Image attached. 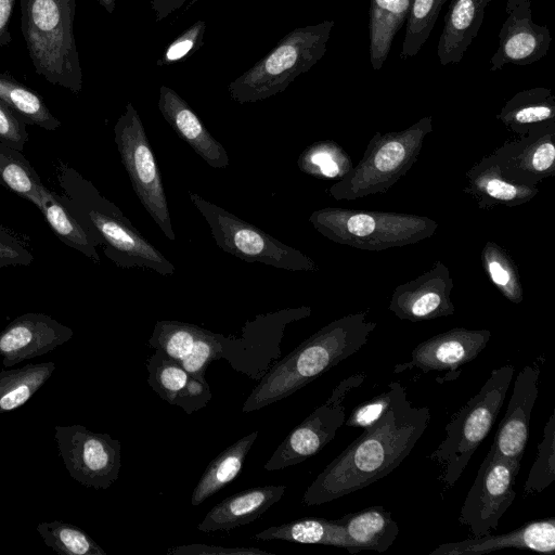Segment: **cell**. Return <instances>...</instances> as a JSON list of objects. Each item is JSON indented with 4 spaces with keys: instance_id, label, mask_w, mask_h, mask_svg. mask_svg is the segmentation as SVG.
I'll list each match as a JSON object with an SVG mask.
<instances>
[{
    "instance_id": "30",
    "label": "cell",
    "mask_w": 555,
    "mask_h": 555,
    "mask_svg": "<svg viewBox=\"0 0 555 555\" xmlns=\"http://www.w3.org/2000/svg\"><path fill=\"white\" fill-rule=\"evenodd\" d=\"M38 209L53 233L68 247H72L92 261L99 263L100 256L96 250L102 243L92 233L86 230L79 221L61 203L57 194L47 186L41 192V203Z\"/></svg>"
},
{
    "instance_id": "34",
    "label": "cell",
    "mask_w": 555,
    "mask_h": 555,
    "mask_svg": "<svg viewBox=\"0 0 555 555\" xmlns=\"http://www.w3.org/2000/svg\"><path fill=\"white\" fill-rule=\"evenodd\" d=\"M0 99L26 125L49 131L61 126V121L50 112L41 95L8 73H0Z\"/></svg>"
},
{
    "instance_id": "29",
    "label": "cell",
    "mask_w": 555,
    "mask_h": 555,
    "mask_svg": "<svg viewBox=\"0 0 555 555\" xmlns=\"http://www.w3.org/2000/svg\"><path fill=\"white\" fill-rule=\"evenodd\" d=\"M412 0H370V61L378 70L388 57L397 33L410 12Z\"/></svg>"
},
{
    "instance_id": "16",
    "label": "cell",
    "mask_w": 555,
    "mask_h": 555,
    "mask_svg": "<svg viewBox=\"0 0 555 555\" xmlns=\"http://www.w3.org/2000/svg\"><path fill=\"white\" fill-rule=\"evenodd\" d=\"M453 286L449 268L437 260L416 279L399 284L388 309L400 320L411 322L452 315L455 311L451 299Z\"/></svg>"
},
{
    "instance_id": "51",
    "label": "cell",
    "mask_w": 555,
    "mask_h": 555,
    "mask_svg": "<svg viewBox=\"0 0 555 555\" xmlns=\"http://www.w3.org/2000/svg\"><path fill=\"white\" fill-rule=\"evenodd\" d=\"M0 184L2 185V181H1V179H0Z\"/></svg>"
},
{
    "instance_id": "17",
    "label": "cell",
    "mask_w": 555,
    "mask_h": 555,
    "mask_svg": "<svg viewBox=\"0 0 555 555\" xmlns=\"http://www.w3.org/2000/svg\"><path fill=\"white\" fill-rule=\"evenodd\" d=\"M505 11L499 47L490 60L491 72L506 64L529 65L541 60L552 40L548 28L532 21L531 0H507Z\"/></svg>"
},
{
    "instance_id": "43",
    "label": "cell",
    "mask_w": 555,
    "mask_h": 555,
    "mask_svg": "<svg viewBox=\"0 0 555 555\" xmlns=\"http://www.w3.org/2000/svg\"><path fill=\"white\" fill-rule=\"evenodd\" d=\"M206 22L197 21L178 38L170 42L165 49L163 55L158 59L157 65H171L191 56L204 44V35Z\"/></svg>"
},
{
    "instance_id": "50",
    "label": "cell",
    "mask_w": 555,
    "mask_h": 555,
    "mask_svg": "<svg viewBox=\"0 0 555 555\" xmlns=\"http://www.w3.org/2000/svg\"><path fill=\"white\" fill-rule=\"evenodd\" d=\"M109 14H112L116 8V0H96Z\"/></svg>"
},
{
    "instance_id": "1",
    "label": "cell",
    "mask_w": 555,
    "mask_h": 555,
    "mask_svg": "<svg viewBox=\"0 0 555 555\" xmlns=\"http://www.w3.org/2000/svg\"><path fill=\"white\" fill-rule=\"evenodd\" d=\"M429 420L428 408L413 406L399 383L390 406L317 476L302 502L327 503L386 477L411 453Z\"/></svg>"
},
{
    "instance_id": "8",
    "label": "cell",
    "mask_w": 555,
    "mask_h": 555,
    "mask_svg": "<svg viewBox=\"0 0 555 555\" xmlns=\"http://www.w3.org/2000/svg\"><path fill=\"white\" fill-rule=\"evenodd\" d=\"M514 372L512 364L493 370L480 390L447 424L446 438L430 454V459L442 467L440 478L447 489L455 485L472 455L490 433Z\"/></svg>"
},
{
    "instance_id": "21",
    "label": "cell",
    "mask_w": 555,
    "mask_h": 555,
    "mask_svg": "<svg viewBox=\"0 0 555 555\" xmlns=\"http://www.w3.org/2000/svg\"><path fill=\"white\" fill-rule=\"evenodd\" d=\"M502 548L530 550L544 554L555 551V518L526 522L509 532L469 538L438 545L429 555H483Z\"/></svg>"
},
{
    "instance_id": "47",
    "label": "cell",
    "mask_w": 555,
    "mask_h": 555,
    "mask_svg": "<svg viewBox=\"0 0 555 555\" xmlns=\"http://www.w3.org/2000/svg\"><path fill=\"white\" fill-rule=\"evenodd\" d=\"M170 555H272V553L256 548L244 546H216L206 544H189L175 546L167 551Z\"/></svg>"
},
{
    "instance_id": "23",
    "label": "cell",
    "mask_w": 555,
    "mask_h": 555,
    "mask_svg": "<svg viewBox=\"0 0 555 555\" xmlns=\"http://www.w3.org/2000/svg\"><path fill=\"white\" fill-rule=\"evenodd\" d=\"M158 108L175 132L210 167L224 169L230 165L223 145L214 138L191 106L171 88L159 89Z\"/></svg>"
},
{
    "instance_id": "35",
    "label": "cell",
    "mask_w": 555,
    "mask_h": 555,
    "mask_svg": "<svg viewBox=\"0 0 555 555\" xmlns=\"http://www.w3.org/2000/svg\"><path fill=\"white\" fill-rule=\"evenodd\" d=\"M0 179L2 185L31 202L37 208L44 188L37 171L24 155L0 142Z\"/></svg>"
},
{
    "instance_id": "22",
    "label": "cell",
    "mask_w": 555,
    "mask_h": 555,
    "mask_svg": "<svg viewBox=\"0 0 555 555\" xmlns=\"http://www.w3.org/2000/svg\"><path fill=\"white\" fill-rule=\"evenodd\" d=\"M147 383L166 402L192 414L207 405L212 393L207 382H201L182 365L156 350L146 362Z\"/></svg>"
},
{
    "instance_id": "14",
    "label": "cell",
    "mask_w": 555,
    "mask_h": 555,
    "mask_svg": "<svg viewBox=\"0 0 555 555\" xmlns=\"http://www.w3.org/2000/svg\"><path fill=\"white\" fill-rule=\"evenodd\" d=\"M364 379V373H357L343 379L333 389L327 400L285 437L264 464V469H284L320 452L332 441L346 421L343 402L347 395L359 387Z\"/></svg>"
},
{
    "instance_id": "28",
    "label": "cell",
    "mask_w": 555,
    "mask_h": 555,
    "mask_svg": "<svg viewBox=\"0 0 555 555\" xmlns=\"http://www.w3.org/2000/svg\"><path fill=\"white\" fill-rule=\"evenodd\" d=\"M517 135L542 122L555 120V96L551 89L534 87L514 94L496 115Z\"/></svg>"
},
{
    "instance_id": "41",
    "label": "cell",
    "mask_w": 555,
    "mask_h": 555,
    "mask_svg": "<svg viewBox=\"0 0 555 555\" xmlns=\"http://www.w3.org/2000/svg\"><path fill=\"white\" fill-rule=\"evenodd\" d=\"M555 480V414L552 412L538 446L537 459L524 487V495L541 493Z\"/></svg>"
},
{
    "instance_id": "9",
    "label": "cell",
    "mask_w": 555,
    "mask_h": 555,
    "mask_svg": "<svg viewBox=\"0 0 555 555\" xmlns=\"http://www.w3.org/2000/svg\"><path fill=\"white\" fill-rule=\"evenodd\" d=\"M189 195L221 250L248 262H261L278 269L319 270L317 262L300 250L280 242L197 193L189 192Z\"/></svg>"
},
{
    "instance_id": "27",
    "label": "cell",
    "mask_w": 555,
    "mask_h": 555,
    "mask_svg": "<svg viewBox=\"0 0 555 555\" xmlns=\"http://www.w3.org/2000/svg\"><path fill=\"white\" fill-rule=\"evenodd\" d=\"M346 531L351 554L360 551H387L399 534L391 513L383 506H372L337 519Z\"/></svg>"
},
{
    "instance_id": "49",
    "label": "cell",
    "mask_w": 555,
    "mask_h": 555,
    "mask_svg": "<svg viewBox=\"0 0 555 555\" xmlns=\"http://www.w3.org/2000/svg\"><path fill=\"white\" fill-rule=\"evenodd\" d=\"M186 1L189 0H151V7L155 12L156 21L159 22L179 10Z\"/></svg>"
},
{
    "instance_id": "13",
    "label": "cell",
    "mask_w": 555,
    "mask_h": 555,
    "mask_svg": "<svg viewBox=\"0 0 555 555\" xmlns=\"http://www.w3.org/2000/svg\"><path fill=\"white\" fill-rule=\"evenodd\" d=\"M54 438L66 470L80 485L107 489L118 479L121 467L119 440L79 424L56 425Z\"/></svg>"
},
{
    "instance_id": "24",
    "label": "cell",
    "mask_w": 555,
    "mask_h": 555,
    "mask_svg": "<svg viewBox=\"0 0 555 555\" xmlns=\"http://www.w3.org/2000/svg\"><path fill=\"white\" fill-rule=\"evenodd\" d=\"M463 191L480 209L495 206L515 207L527 204L539 193V188L517 183L505 178L492 154L482 157L465 175Z\"/></svg>"
},
{
    "instance_id": "37",
    "label": "cell",
    "mask_w": 555,
    "mask_h": 555,
    "mask_svg": "<svg viewBox=\"0 0 555 555\" xmlns=\"http://www.w3.org/2000/svg\"><path fill=\"white\" fill-rule=\"evenodd\" d=\"M481 264L495 288L511 302L524 299L518 268L507 250L493 241H488L480 254Z\"/></svg>"
},
{
    "instance_id": "45",
    "label": "cell",
    "mask_w": 555,
    "mask_h": 555,
    "mask_svg": "<svg viewBox=\"0 0 555 555\" xmlns=\"http://www.w3.org/2000/svg\"><path fill=\"white\" fill-rule=\"evenodd\" d=\"M0 142L20 152L28 142L25 121L0 99Z\"/></svg>"
},
{
    "instance_id": "26",
    "label": "cell",
    "mask_w": 555,
    "mask_h": 555,
    "mask_svg": "<svg viewBox=\"0 0 555 555\" xmlns=\"http://www.w3.org/2000/svg\"><path fill=\"white\" fill-rule=\"evenodd\" d=\"M439 37L437 55L440 64L459 63L478 35L490 0H450Z\"/></svg>"
},
{
    "instance_id": "2",
    "label": "cell",
    "mask_w": 555,
    "mask_h": 555,
    "mask_svg": "<svg viewBox=\"0 0 555 555\" xmlns=\"http://www.w3.org/2000/svg\"><path fill=\"white\" fill-rule=\"evenodd\" d=\"M376 325L367 319V312L351 313L326 324L273 363L245 400L242 411L260 410L313 382L360 350Z\"/></svg>"
},
{
    "instance_id": "39",
    "label": "cell",
    "mask_w": 555,
    "mask_h": 555,
    "mask_svg": "<svg viewBox=\"0 0 555 555\" xmlns=\"http://www.w3.org/2000/svg\"><path fill=\"white\" fill-rule=\"evenodd\" d=\"M449 0H412L406 17L401 60L416 55L427 41L443 4Z\"/></svg>"
},
{
    "instance_id": "7",
    "label": "cell",
    "mask_w": 555,
    "mask_h": 555,
    "mask_svg": "<svg viewBox=\"0 0 555 555\" xmlns=\"http://www.w3.org/2000/svg\"><path fill=\"white\" fill-rule=\"evenodd\" d=\"M334 21L297 27L253 67L228 86L234 101L254 103L283 92L325 54Z\"/></svg>"
},
{
    "instance_id": "32",
    "label": "cell",
    "mask_w": 555,
    "mask_h": 555,
    "mask_svg": "<svg viewBox=\"0 0 555 555\" xmlns=\"http://www.w3.org/2000/svg\"><path fill=\"white\" fill-rule=\"evenodd\" d=\"M256 540H284L307 544H323L348 548L345 528L338 520L307 517L269 527L255 534Z\"/></svg>"
},
{
    "instance_id": "25",
    "label": "cell",
    "mask_w": 555,
    "mask_h": 555,
    "mask_svg": "<svg viewBox=\"0 0 555 555\" xmlns=\"http://www.w3.org/2000/svg\"><path fill=\"white\" fill-rule=\"evenodd\" d=\"M286 486H260L250 488L216 504L197 525L204 532L231 530L255 521L284 495Z\"/></svg>"
},
{
    "instance_id": "31",
    "label": "cell",
    "mask_w": 555,
    "mask_h": 555,
    "mask_svg": "<svg viewBox=\"0 0 555 555\" xmlns=\"http://www.w3.org/2000/svg\"><path fill=\"white\" fill-rule=\"evenodd\" d=\"M258 434L256 430L242 437L209 463L193 490V506L199 505L237 477Z\"/></svg>"
},
{
    "instance_id": "11",
    "label": "cell",
    "mask_w": 555,
    "mask_h": 555,
    "mask_svg": "<svg viewBox=\"0 0 555 555\" xmlns=\"http://www.w3.org/2000/svg\"><path fill=\"white\" fill-rule=\"evenodd\" d=\"M310 314V307L287 308L246 321L238 337L218 334L220 359L236 372L260 380L282 357L281 343L286 325Z\"/></svg>"
},
{
    "instance_id": "3",
    "label": "cell",
    "mask_w": 555,
    "mask_h": 555,
    "mask_svg": "<svg viewBox=\"0 0 555 555\" xmlns=\"http://www.w3.org/2000/svg\"><path fill=\"white\" fill-rule=\"evenodd\" d=\"M57 194L65 208L102 243L104 255L121 268L141 267L163 275L175 266L132 225L122 211L74 168L60 163Z\"/></svg>"
},
{
    "instance_id": "48",
    "label": "cell",
    "mask_w": 555,
    "mask_h": 555,
    "mask_svg": "<svg viewBox=\"0 0 555 555\" xmlns=\"http://www.w3.org/2000/svg\"><path fill=\"white\" fill-rule=\"evenodd\" d=\"M16 0H0V48L12 42L10 21Z\"/></svg>"
},
{
    "instance_id": "36",
    "label": "cell",
    "mask_w": 555,
    "mask_h": 555,
    "mask_svg": "<svg viewBox=\"0 0 555 555\" xmlns=\"http://www.w3.org/2000/svg\"><path fill=\"white\" fill-rule=\"evenodd\" d=\"M299 169L318 179L344 178L353 167L349 154L335 141L323 140L309 145L300 154Z\"/></svg>"
},
{
    "instance_id": "15",
    "label": "cell",
    "mask_w": 555,
    "mask_h": 555,
    "mask_svg": "<svg viewBox=\"0 0 555 555\" xmlns=\"http://www.w3.org/2000/svg\"><path fill=\"white\" fill-rule=\"evenodd\" d=\"M506 141L492 155L511 181L538 186L555 175V120L533 126Z\"/></svg>"
},
{
    "instance_id": "52",
    "label": "cell",
    "mask_w": 555,
    "mask_h": 555,
    "mask_svg": "<svg viewBox=\"0 0 555 555\" xmlns=\"http://www.w3.org/2000/svg\"><path fill=\"white\" fill-rule=\"evenodd\" d=\"M490 1H492V0H490Z\"/></svg>"
},
{
    "instance_id": "20",
    "label": "cell",
    "mask_w": 555,
    "mask_h": 555,
    "mask_svg": "<svg viewBox=\"0 0 555 555\" xmlns=\"http://www.w3.org/2000/svg\"><path fill=\"white\" fill-rule=\"evenodd\" d=\"M539 369L526 365L517 375L513 392L492 447L496 454L521 462L529 436V423L538 398Z\"/></svg>"
},
{
    "instance_id": "18",
    "label": "cell",
    "mask_w": 555,
    "mask_h": 555,
    "mask_svg": "<svg viewBox=\"0 0 555 555\" xmlns=\"http://www.w3.org/2000/svg\"><path fill=\"white\" fill-rule=\"evenodd\" d=\"M70 327L50 315L27 312L15 318L0 332V356L5 367L43 356L67 343Z\"/></svg>"
},
{
    "instance_id": "19",
    "label": "cell",
    "mask_w": 555,
    "mask_h": 555,
    "mask_svg": "<svg viewBox=\"0 0 555 555\" xmlns=\"http://www.w3.org/2000/svg\"><path fill=\"white\" fill-rule=\"evenodd\" d=\"M489 330L455 327L433 336L418 344L411 353V360L397 364L395 373L417 367L424 373L430 371L455 370L475 358L490 340Z\"/></svg>"
},
{
    "instance_id": "6",
    "label": "cell",
    "mask_w": 555,
    "mask_h": 555,
    "mask_svg": "<svg viewBox=\"0 0 555 555\" xmlns=\"http://www.w3.org/2000/svg\"><path fill=\"white\" fill-rule=\"evenodd\" d=\"M327 240L357 249L380 251L412 245L433 236L436 220L415 214L326 207L309 217Z\"/></svg>"
},
{
    "instance_id": "10",
    "label": "cell",
    "mask_w": 555,
    "mask_h": 555,
    "mask_svg": "<svg viewBox=\"0 0 555 555\" xmlns=\"http://www.w3.org/2000/svg\"><path fill=\"white\" fill-rule=\"evenodd\" d=\"M114 140L142 206L165 236L175 241L162 175L141 117L130 102L114 126Z\"/></svg>"
},
{
    "instance_id": "4",
    "label": "cell",
    "mask_w": 555,
    "mask_h": 555,
    "mask_svg": "<svg viewBox=\"0 0 555 555\" xmlns=\"http://www.w3.org/2000/svg\"><path fill=\"white\" fill-rule=\"evenodd\" d=\"M21 29L35 72L78 94L82 70L74 37L76 0H18Z\"/></svg>"
},
{
    "instance_id": "42",
    "label": "cell",
    "mask_w": 555,
    "mask_h": 555,
    "mask_svg": "<svg viewBox=\"0 0 555 555\" xmlns=\"http://www.w3.org/2000/svg\"><path fill=\"white\" fill-rule=\"evenodd\" d=\"M221 346L218 334L203 328L195 341L192 351L180 364L182 367L201 382H206L205 372L211 361L220 359Z\"/></svg>"
},
{
    "instance_id": "46",
    "label": "cell",
    "mask_w": 555,
    "mask_h": 555,
    "mask_svg": "<svg viewBox=\"0 0 555 555\" xmlns=\"http://www.w3.org/2000/svg\"><path fill=\"white\" fill-rule=\"evenodd\" d=\"M34 255L26 244L9 230L0 227V267L29 266Z\"/></svg>"
},
{
    "instance_id": "12",
    "label": "cell",
    "mask_w": 555,
    "mask_h": 555,
    "mask_svg": "<svg viewBox=\"0 0 555 555\" xmlns=\"http://www.w3.org/2000/svg\"><path fill=\"white\" fill-rule=\"evenodd\" d=\"M520 462L495 453L491 446L464 500L459 521L466 526L472 538L489 535L512 505Z\"/></svg>"
},
{
    "instance_id": "40",
    "label": "cell",
    "mask_w": 555,
    "mask_h": 555,
    "mask_svg": "<svg viewBox=\"0 0 555 555\" xmlns=\"http://www.w3.org/2000/svg\"><path fill=\"white\" fill-rule=\"evenodd\" d=\"M202 332L203 328L194 324L160 320L156 322L149 344L180 363L192 351Z\"/></svg>"
},
{
    "instance_id": "44",
    "label": "cell",
    "mask_w": 555,
    "mask_h": 555,
    "mask_svg": "<svg viewBox=\"0 0 555 555\" xmlns=\"http://www.w3.org/2000/svg\"><path fill=\"white\" fill-rule=\"evenodd\" d=\"M398 384L399 382H391L387 391L357 405L345 421L346 425L364 429L374 424L390 406Z\"/></svg>"
},
{
    "instance_id": "38",
    "label": "cell",
    "mask_w": 555,
    "mask_h": 555,
    "mask_svg": "<svg viewBox=\"0 0 555 555\" xmlns=\"http://www.w3.org/2000/svg\"><path fill=\"white\" fill-rule=\"evenodd\" d=\"M43 542L57 554L106 555V552L79 527L61 520L42 521L36 527Z\"/></svg>"
},
{
    "instance_id": "5",
    "label": "cell",
    "mask_w": 555,
    "mask_h": 555,
    "mask_svg": "<svg viewBox=\"0 0 555 555\" xmlns=\"http://www.w3.org/2000/svg\"><path fill=\"white\" fill-rule=\"evenodd\" d=\"M433 129V117L426 116L400 131L376 132L359 163L330 188V195L337 201H354L386 193L417 162Z\"/></svg>"
},
{
    "instance_id": "33",
    "label": "cell",
    "mask_w": 555,
    "mask_h": 555,
    "mask_svg": "<svg viewBox=\"0 0 555 555\" xmlns=\"http://www.w3.org/2000/svg\"><path fill=\"white\" fill-rule=\"evenodd\" d=\"M54 370V362H43L0 371V414L24 405L51 377Z\"/></svg>"
}]
</instances>
